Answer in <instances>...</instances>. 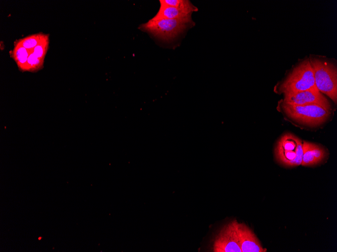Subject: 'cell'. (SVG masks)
I'll use <instances>...</instances> for the list:
<instances>
[{
  "mask_svg": "<svg viewBox=\"0 0 337 252\" xmlns=\"http://www.w3.org/2000/svg\"><path fill=\"white\" fill-rule=\"evenodd\" d=\"M309 59L312 68L315 83L318 90L335 104L337 103L336 61L325 56L310 54Z\"/></svg>",
  "mask_w": 337,
  "mask_h": 252,
  "instance_id": "1",
  "label": "cell"
},
{
  "mask_svg": "<svg viewBox=\"0 0 337 252\" xmlns=\"http://www.w3.org/2000/svg\"><path fill=\"white\" fill-rule=\"evenodd\" d=\"M316 87L312 68L308 56L300 59L286 77L274 88L278 94L284 95L306 91Z\"/></svg>",
  "mask_w": 337,
  "mask_h": 252,
  "instance_id": "2",
  "label": "cell"
},
{
  "mask_svg": "<svg viewBox=\"0 0 337 252\" xmlns=\"http://www.w3.org/2000/svg\"><path fill=\"white\" fill-rule=\"evenodd\" d=\"M277 110L291 121L308 126L322 124L331 114V111L317 105H292L283 100L278 101Z\"/></svg>",
  "mask_w": 337,
  "mask_h": 252,
  "instance_id": "3",
  "label": "cell"
},
{
  "mask_svg": "<svg viewBox=\"0 0 337 252\" xmlns=\"http://www.w3.org/2000/svg\"><path fill=\"white\" fill-rule=\"evenodd\" d=\"M193 23L191 16L176 19H150L140 25L139 29L159 39L170 41L176 38Z\"/></svg>",
  "mask_w": 337,
  "mask_h": 252,
  "instance_id": "4",
  "label": "cell"
},
{
  "mask_svg": "<svg viewBox=\"0 0 337 252\" xmlns=\"http://www.w3.org/2000/svg\"><path fill=\"white\" fill-rule=\"evenodd\" d=\"M274 153L277 162L283 166L300 165L303 157L302 141L293 134L286 133L277 141Z\"/></svg>",
  "mask_w": 337,
  "mask_h": 252,
  "instance_id": "5",
  "label": "cell"
},
{
  "mask_svg": "<svg viewBox=\"0 0 337 252\" xmlns=\"http://www.w3.org/2000/svg\"><path fill=\"white\" fill-rule=\"evenodd\" d=\"M237 220L224 224L215 234L212 243L213 252H242L236 231Z\"/></svg>",
  "mask_w": 337,
  "mask_h": 252,
  "instance_id": "6",
  "label": "cell"
},
{
  "mask_svg": "<svg viewBox=\"0 0 337 252\" xmlns=\"http://www.w3.org/2000/svg\"><path fill=\"white\" fill-rule=\"evenodd\" d=\"M285 102L297 105H317L331 111L332 106L329 101L317 88L284 95Z\"/></svg>",
  "mask_w": 337,
  "mask_h": 252,
  "instance_id": "7",
  "label": "cell"
},
{
  "mask_svg": "<svg viewBox=\"0 0 337 252\" xmlns=\"http://www.w3.org/2000/svg\"><path fill=\"white\" fill-rule=\"evenodd\" d=\"M236 231L242 252H266L253 231L245 224L236 223Z\"/></svg>",
  "mask_w": 337,
  "mask_h": 252,
  "instance_id": "8",
  "label": "cell"
},
{
  "mask_svg": "<svg viewBox=\"0 0 337 252\" xmlns=\"http://www.w3.org/2000/svg\"><path fill=\"white\" fill-rule=\"evenodd\" d=\"M303 157L301 165L312 166L321 162L326 157L325 150L321 146L310 142H302Z\"/></svg>",
  "mask_w": 337,
  "mask_h": 252,
  "instance_id": "9",
  "label": "cell"
},
{
  "mask_svg": "<svg viewBox=\"0 0 337 252\" xmlns=\"http://www.w3.org/2000/svg\"><path fill=\"white\" fill-rule=\"evenodd\" d=\"M191 14H192L188 13L184 10L175 7L160 4V8L158 12L151 19H182L191 16Z\"/></svg>",
  "mask_w": 337,
  "mask_h": 252,
  "instance_id": "10",
  "label": "cell"
},
{
  "mask_svg": "<svg viewBox=\"0 0 337 252\" xmlns=\"http://www.w3.org/2000/svg\"><path fill=\"white\" fill-rule=\"evenodd\" d=\"M159 3L160 4L175 7L190 14L198 11V8L188 0H160Z\"/></svg>",
  "mask_w": 337,
  "mask_h": 252,
  "instance_id": "11",
  "label": "cell"
},
{
  "mask_svg": "<svg viewBox=\"0 0 337 252\" xmlns=\"http://www.w3.org/2000/svg\"><path fill=\"white\" fill-rule=\"evenodd\" d=\"M17 56L18 60L21 62H25L27 58L28 54L25 48H19L17 52Z\"/></svg>",
  "mask_w": 337,
  "mask_h": 252,
  "instance_id": "12",
  "label": "cell"
},
{
  "mask_svg": "<svg viewBox=\"0 0 337 252\" xmlns=\"http://www.w3.org/2000/svg\"><path fill=\"white\" fill-rule=\"evenodd\" d=\"M36 41L34 39H29L25 41L23 43V46L25 48H31L35 46Z\"/></svg>",
  "mask_w": 337,
  "mask_h": 252,
  "instance_id": "13",
  "label": "cell"
},
{
  "mask_svg": "<svg viewBox=\"0 0 337 252\" xmlns=\"http://www.w3.org/2000/svg\"><path fill=\"white\" fill-rule=\"evenodd\" d=\"M37 57L34 54H31L28 58V62L31 64H35L38 62Z\"/></svg>",
  "mask_w": 337,
  "mask_h": 252,
  "instance_id": "14",
  "label": "cell"
},
{
  "mask_svg": "<svg viewBox=\"0 0 337 252\" xmlns=\"http://www.w3.org/2000/svg\"><path fill=\"white\" fill-rule=\"evenodd\" d=\"M43 53L42 48L40 46H37L34 51V54L37 57H40Z\"/></svg>",
  "mask_w": 337,
  "mask_h": 252,
  "instance_id": "15",
  "label": "cell"
}]
</instances>
